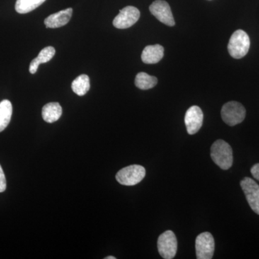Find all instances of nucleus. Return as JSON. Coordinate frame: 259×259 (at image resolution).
Returning a JSON list of instances; mask_svg holds the SVG:
<instances>
[{"label":"nucleus","mask_w":259,"mask_h":259,"mask_svg":"<svg viewBox=\"0 0 259 259\" xmlns=\"http://www.w3.org/2000/svg\"><path fill=\"white\" fill-rule=\"evenodd\" d=\"M210 156L214 163L223 170L229 169L233 165V150L223 140H218L212 144Z\"/></svg>","instance_id":"1"},{"label":"nucleus","mask_w":259,"mask_h":259,"mask_svg":"<svg viewBox=\"0 0 259 259\" xmlns=\"http://www.w3.org/2000/svg\"><path fill=\"white\" fill-rule=\"evenodd\" d=\"M250 38L248 34L242 30L233 32L230 38L228 49L230 55L236 59L244 57L250 49Z\"/></svg>","instance_id":"2"},{"label":"nucleus","mask_w":259,"mask_h":259,"mask_svg":"<svg viewBox=\"0 0 259 259\" xmlns=\"http://www.w3.org/2000/svg\"><path fill=\"white\" fill-rule=\"evenodd\" d=\"M246 111L242 104L232 101L225 104L221 110L223 120L230 126H235L244 120Z\"/></svg>","instance_id":"3"},{"label":"nucleus","mask_w":259,"mask_h":259,"mask_svg":"<svg viewBox=\"0 0 259 259\" xmlns=\"http://www.w3.org/2000/svg\"><path fill=\"white\" fill-rule=\"evenodd\" d=\"M146 176V169L140 165H131L122 168L116 175V180L122 185L134 186Z\"/></svg>","instance_id":"4"},{"label":"nucleus","mask_w":259,"mask_h":259,"mask_svg":"<svg viewBox=\"0 0 259 259\" xmlns=\"http://www.w3.org/2000/svg\"><path fill=\"white\" fill-rule=\"evenodd\" d=\"M157 246L159 254L163 258H175L177 252V239L171 231H166L158 237Z\"/></svg>","instance_id":"5"},{"label":"nucleus","mask_w":259,"mask_h":259,"mask_svg":"<svg viewBox=\"0 0 259 259\" xmlns=\"http://www.w3.org/2000/svg\"><path fill=\"white\" fill-rule=\"evenodd\" d=\"M196 255L198 259H211L214 255V238L209 232L200 233L196 238Z\"/></svg>","instance_id":"6"},{"label":"nucleus","mask_w":259,"mask_h":259,"mask_svg":"<svg viewBox=\"0 0 259 259\" xmlns=\"http://www.w3.org/2000/svg\"><path fill=\"white\" fill-rule=\"evenodd\" d=\"M241 187L250 208L259 214V185L251 178L245 177L241 182Z\"/></svg>","instance_id":"7"},{"label":"nucleus","mask_w":259,"mask_h":259,"mask_svg":"<svg viewBox=\"0 0 259 259\" xmlns=\"http://www.w3.org/2000/svg\"><path fill=\"white\" fill-rule=\"evenodd\" d=\"M150 12L160 22L168 26H175V21L169 5L163 0H156L149 7Z\"/></svg>","instance_id":"8"},{"label":"nucleus","mask_w":259,"mask_h":259,"mask_svg":"<svg viewBox=\"0 0 259 259\" xmlns=\"http://www.w3.org/2000/svg\"><path fill=\"white\" fill-rule=\"evenodd\" d=\"M140 11L133 6H127L120 10V13L113 20V25L116 28L126 29L137 23L140 18Z\"/></svg>","instance_id":"9"},{"label":"nucleus","mask_w":259,"mask_h":259,"mask_svg":"<svg viewBox=\"0 0 259 259\" xmlns=\"http://www.w3.org/2000/svg\"><path fill=\"white\" fill-rule=\"evenodd\" d=\"M203 112L198 106L190 107L185 114V122L187 133L190 135L197 134L203 122Z\"/></svg>","instance_id":"10"},{"label":"nucleus","mask_w":259,"mask_h":259,"mask_svg":"<svg viewBox=\"0 0 259 259\" xmlns=\"http://www.w3.org/2000/svg\"><path fill=\"white\" fill-rule=\"evenodd\" d=\"M72 8L61 10L60 12L51 15L46 18L44 23L48 28H57L64 26L69 23L72 16Z\"/></svg>","instance_id":"11"},{"label":"nucleus","mask_w":259,"mask_h":259,"mask_svg":"<svg viewBox=\"0 0 259 259\" xmlns=\"http://www.w3.org/2000/svg\"><path fill=\"white\" fill-rule=\"evenodd\" d=\"M164 49L161 45L148 46L143 51L141 59L146 64H157L163 59Z\"/></svg>","instance_id":"12"},{"label":"nucleus","mask_w":259,"mask_h":259,"mask_svg":"<svg viewBox=\"0 0 259 259\" xmlns=\"http://www.w3.org/2000/svg\"><path fill=\"white\" fill-rule=\"evenodd\" d=\"M55 54L56 50L54 47H48L42 49L39 53L38 56L30 63V68H29L30 74H35L39 65L49 62L53 59Z\"/></svg>","instance_id":"13"},{"label":"nucleus","mask_w":259,"mask_h":259,"mask_svg":"<svg viewBox=\"0 0 259 259\" xmlns=\"http://www.w3.org/2000/svg\"><path fill=\"white\" fill-rule=\"evenodd\" d=\"M61 115H62V107L58 102H50L42 107V118L49 123H53L59 120Z\"/></svg>","instance_id":"14"},{"label":"nucleus","mask_w":259,"mask_h":259,"mask_svg":"<svg viewBox=\"0 0 259 259\" xmlns=\"http://www.w3.org/2000/svg\"><path fill=\"white\" fill-rule=\"evenodd\" d=\"M13 115V105L8 100H3L0 102V132L9 125Z\"/></svg>","instance_id":"15"},{"label":"nucleus","mask_w":259,"mask_h":259,"mask_svg":"<svg viewBox=\"0 0 259 259\" xmlns=\"http://www.w3.org/2000/svg\"><path fill=\"white\" fill-rule=\"evenodd\" d=\"M73 92L79 96H83L90 89V80L88 75L81 74L76 77L71 83Z\"/></svg>","instance_id":"16"},{"label":"nucleus","mask_w":259,"mask_h":259,"mask_svg":"<svg viewBox=\"0 0 259 259\" xmlns=\"http://www.w3.org/2000/svg\"><path fill=\"white\" fill-rule=\"evenodd\" d=\"M158 79L155 76L145 72H140L136 75L135 84L140 90H147L152 89L157 84Z\"/></svg>","instance_id":"17"},{"label":"nucleus","mask_w":259,"mask_h":259,"mask_svg":"<svg viewBox=\"0 0 259 259\" xmlns=\"http://www.w3.org/2000/svg\"><path fill=\"white\" fill-rule=\"evenodd\" d=\"M46 0H17L15 10L20 14H26L36 9Z\"/></svg>","instance_id":"18"},{"label":"nucleus","mask_w":259,"mask_h":259,"mask_svg":"<svg viewBox=\"0 0 259 259\" xmlns=\"http://www.w3.org/2000/svg\"><path fill=\"white\" fill-rule=\"evenodd\" d=\"M6 178H5L3 168H2L1 165H0V193L5 192V190H6Z\"/></svg>","instance_id":"19"},{"label":"nucleus","mask_w":259,"mask_h":259,"mask_svg":"<svg viewBox=\"0 0 259 259\" xmlns=\"http://www.w3.org/2000/svg\"><path fill=\"white\" fill-rule=\"evenodd\" d=\"M250 173L255 180L259 181V163H256L254 166H252Z\"/></svg>","instance_id":"20"},{"label":"nucleus","mask_w":259,"mask_h":259,"mask_svg":"<svg viewBox=\"0 0 259 259\" xmlns=\"http://www.w3.org/2000/svg\"><path fill=\"white\" fill-rule=\"evenodd\" d=\"M105 259H116L115 256H107Z\"/></svg>","instance_id":"21"}]
</instances>
